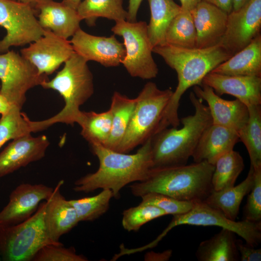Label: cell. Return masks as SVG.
Returning <instances> with one entry per match:
<instances>
[{
  "instance_id": "277c9868",
  "label": "cell",
  "mask_w": 261,
  "mask_h": 261,
  "mask_svg": "<svg viewBox=\"0 0 261 261\" xmlns=\"http://www.w3.org/2000/svg\"><path fill=\"white\" fill-rule=\"evenodd\" d=\"M195 113L180 119L182 127L165 128L151 137L153 167L186 164L202 135L212 124L203 100L193 92L189 95Z\"/></svg>"
},
{
  "instance_id": "e0dca14e",
  "label": "cell",
  "mask_w": 261,
  "mask_h": 261,
  "mask_svg": "<svg viewBox=\"0 0 261 261\" xmlns=\"http://www.w3.org/2000/svg\"><path fill=\"white\" fill-rule=\"evenodd\" d=\"M193 90L198 98L207 102L212 124L222 126L238 132L246 123L249 116L248 109L239 100H224L217 94L211 87L202 83L193 86Z\"/></svg>"
},
{
  "instance_id": "f35d334b",
  "label": "cell",
  "mask_w": 261,
  "mask_h": 261,
  "mask_svg": "<svg viewBox=\"0 0 261 261\" xmlns=\"http://www.w3.org/2000/svg\"><path fill=\"white\" fill-rule=\"evenodd\" d=\"M237 248L241 261H261V249L255 248L243 244L240 239L236 240Z\"/></svg>"
},
{
  "instance_id": "8992f818",
  "label": "cell",
  "mask_w": 261,
  "mask_h": 261,
  "mask_svg": "<svg viewBox=\"0 0 261 261\" xmlns=\"http://www.w3.org/2000/svg\"><path fill=\"white\" fill-rule=\"evenodd\" d=\"M173 93L148 82L135 98V106L125 134L116 151L128 153L155 134Z\"/></svg>"
},
{
  "instance_id": "8d00e7d4",
  "label": "cell",
  "mask_w": 261,
  "mask_h": 261,
  "mask_svg": "<svg viewBox=\"0 0 261 261\" xmlns=\"http://www.w3.org/2000/svg\"><path fill=\"white\" fill-rule=\"evenodd\" d=\"M84 255L76 253L73 247H65L63 244H49L42 247L32 261H87Z\"/></svg>"
},
{
  "instance_id": "d6a6232c",
  "label": "cell",
  "mask_w": 261,
  "mask_h": 261,
  "mask_svg": "<svg viewBox=\"0 0 261 261\" xmlns=\"http://www.w3.org/2000/svg\"><path fill=\"white\" fill-rule=\"evenodd\" d=\"M34 131L33 121L21 109L12 106L0 118V148L10 140Z\"/></svg>"
},
{
  "instance_id": "5b68a950",
  "label": "cell",
  "mask_w": 261,
  "mask_h": 261,
  "mask_svg": "<svg viewBox=\"0 0 261 261\" xmlns=\"http://www.w3.org/2000/svg\"><path fill=\"white\" fill-rule=\"evenodd\" d=\"M87 63L74 52L53 79H46L42 83L40 86L43 88L58 92L63 98L65 105L51 117L34 121L37 132L58 123L73 125L77 122L82 111L80 107L94 93L93 75Z\"/></svg>"
},
{
  "instance_id": "60d3db41",
  "label": "cell",
  "mask_w": 261,
  "mask_h": 261,
  "mask_svg": "<svg viewBox=\"0 0 261 261\" xmlns=\"http://www.w3.org/2000/svg\"><path fill=\"white\" fill-rule=\"evenodd\" d=\"M143 0H129V7L127 11V21H136L137 14Z\"/></svg>"
},
{
  "instance_id": "836d02e7",
  "label": "cell",
  "mask_w": 261,
  "mask_h": 261,
  "mask_svg": "<svg viewBox=\"0 0 261 261\" xmlns=\"http://www.w3.org/2000/svg\"><path fill=\"white\" fill-rule=\"evenodd\" d=\"M113 197L112 191L105 189L96 195L71 200L69 202L75 209L79 222L92 221L107 211Z\"/></svg>"
},
{
  "instance_id": "74e56055",
  "label": "cell",
  "mask_w": 261,
  "mask_h": 261,
  "mask_svg": "<svg viewBox=\"0 0 261 261\" xmlns=\"http://www.w3.org/2000/svg\"><path fill=\"white\" fill-rule=\"evenodd\" d=\"M254 181L244 208V219L261 222V168L254 170Z\"/></svg>"
},
{
  "instance_id": "4fadbf2b",
  "label": "cell",
  "mask_w": 261,
  "mask_h": 261,
  "mask_svg": "<svg viewBox=\"0 0 261 261\" xmlns=\"http://www.w3.org/2000/svg\"><path fill=\"white\" fill-rule=\"evenodd\" d=\"M21 55L29 61L40 74L53 73L74 53L68 39L44 29L43 35L20 50Z\"/></svg>"
},
{
  "instance_id": "2e32d148",
  "label": "cell",
  "mask_w": 261,
  "mask_h": 261,
  "mask_svg": "<svg viewBox=\"0 0 261 261\" xmlns=\"http://www.w3.org/2000/svg\"><path fill=\"white\" fill-rule=\"evenodd\" d=\"M49 144L44 135L28 133L13 139L0 153V178L42 159Z\"/></svg>"
},
{
  "instance_id": "52a82bcc",
  "label": "cell",
  "mask_w": 261,
  "mask_h": 261,
  "mask_svg": "<svg viewBox=\"0 0 261 261\" xmlns=\"http://www.w3.org/2000/svg\"><path fill=\"white\" fill-rule=\"evenodd\" d=\"M45 201L26 220L15 225L0 226V254L4 261H31L44 246L58 244L46 233L44 216Z\"/></svg>"
},
{
  "instance_id": "681fc988",
  "label": "cell",
  "mask_w": 261,
  "mask_h": 261,
  "mask_svg": "<svg viewBox=\"0 0 261 261\" xmlns=\"http://www.w3.org/2000/svg\"></svg>"
},
{
  "instance_id": "30bf717a",
  "label": "cell",
  "mask_w": 261,
  "mask_h": 261,
  "mask_svg": "<svg viewBox=\"0 0 261 261\" xmlns=\"http://www.w3.org/2000/svg\"><path fill=\"white\" fill-rule=\"evenodd\" d=\"M48 79L21 55L13 50L0 54V94L12 106L22 109L26 93Z\"/></svg>"
},
{
  "instance_id": "ffe728a7",
  "label": "cell",
  "mask_w": 261,
  "mask_h": 261,
  "mask_svg": "<svg viewBox=\"0 0 261 261\" xmlns=\"http://www.w3.org/2000/svg\"><path fill=\"white\" fill-rule=\"evenodd\" d=\"M190 12L196 31V48L219 44L226 30L228 14L202 0Z\"/></svg>"
},
{
  "instance_id": "6da1fadb",
  "label": "cell",
  "mask_w": 261,
  "mask_h": 261,
  "mask_svg": "<svg viewBox=\"0 0 261 261\" xmlns=\"http://www.w3.org/2000/svg\"><path fill=\"white\" fill-rule=\"evenodd\" d=\"M153 52L176 72L178 79L157 129L158 133L169 126L179 127L178 110L183 95L190 87L201 85L207 74L232 56L219 44L205 48H186L165 44L154 47Z\"/></svg>"
},
{
  "instance_id": "9a60e30c",
  "label": "cell",
  "mask_w": 261,
  "mask_h": 261,
  "mask_svg": "<svg viewBox=\"0 0 261 261\" xmlns=\"http://www.w3.org/2000/svg\"><path fill=\"white\" fill-rule=\"evenodd\" d=\"M54 188L42 184L23 183L11 193L7 204L0 212V226L15 225L28 219L40 203L46 201Z\"/></svg>"
},
{
  "instance_id": "f6af8a7d",
  "label": "cell",
  "mask_w": 261,
  "mask_h": 261,
  "mask_svg": "<svg viewBox=\"0 0 261 261\" xmlns=\"http://www.w3.org/2000/svg\"><path fill=\"white\" fill-rule=\"evenodd\" d=\"M249 0H232V10L235 11L240 9Z\"/></svg>"
},
{
  "instance_id": "603a6c76",
  "label": "cell",
  "mask_w": 261,
  "mask_h": 261,
  "mask_svg": "<svg viewBox=\"0 0 261 261\" xmlns=\"http://www.w3.org/2000/svg\"><path fill=\"white\" fill-rule=\"evenodd\" d=\"M211 72L227 75L261 77V34Z\"/></svg>"
},
{
  "instance_id": "ab89813d",
  "label": "cell",
  "mask_w": 261,
  "mask_h": 261,
  "mask_svg": "<svg viewBox=\"0 0 261 261\" xmlns=\"http://www.w3.org/2000/svg\"><path fill=\"white\" fill-rule=\"evenodd\" d=\"M172 255V250H167L162 252H147L145 256V261H166L169 260Z\"/></svg>"
},
{
  "instance_id": "ba28073f",
  "label": "cell",
  "mask_w": 261,
  "mask_h": 261,
  "mask_svg": "<svg viewBox=\"0 0 261 261\" xmlns=\"http://www.w3.org/2000/svg\"><path fill=\"white\" fill-rule=\"evenodd\" d=\"M111 30L123 39L125 56L121 64L130 75L144 80L155 78L159 69L152 57L147 24L122 20L116 22Z\"/></svg>"
},
{
  "instance_id": "5bb4252c",
  "label": "cell",
  "mask_w": 261,
  "mask_h": 261,
  "mask_svg": "<svg viewBox=\"0 0 261 261\" xmlns=\"http://www.w3.org/2000/svg\"><path fill=\"white\" fill-rule=\"evenodd\" d=\"M70 42L74 51L87 62L94 61L106 67L119 66L125 56L123 44L115 35H93L80 28L72 36Z\"/></svg>"
},
{
  "instance_id": "7a4b0ae2",
  "label": "cell",
  "mask_w": 261,
  "mask_h": 261,
  "mask_svg": "<svg viewBox=\"0 0 261 261\" xmlns=\"http://www.w3.org/2000/svg\"><path fill=\"white\" fill-rule=\"evenodd\" d=\"M91 150L99 162L98 170L80 177L74 182L73 190L88 193L99 188L110 189L113 198L132 182L144 180L153 167L151 137L133 154L120 153L98 143L90 144Z\"/></svg>"
},
{
  "instance_id": "4316f807",
  "label": "cell",
  "mask_w": 261,
  "mask_h": 261,
  "mask_svg": "<svg viewBox=\"0 0 261 261\" xmlns=\"http://www.w3.org/2000/svg\"><path fill=\"white\" fill-rule=\"evenodd\" d=\"M135 104V98H129L117 91L114 92L110 108L112 114V129L103 146L116 151L125 134Z\"/></svg>"
},
{
  "instance_id": "e575fe53",
  "label": "cell",
  "mask_w": 261,
  "mask_h": 261,
  "mask_svg": "<svg viewBox=\"0 0 261 261\" xmlns=\"http://www.w3.org/2000/svg\"><path fill=\"white\" fill-rule=\"evenodd\" d=\"M165 215L167 214L161 209L150 204L141 203L138 205L123 211L122 225L128 232H136L148 222Z\"/></svg>"
},
{
  "instance_id": "484cf974",
  "label": "cell",
  "mask_w": 261,
  "mask_h": 261,
  "mask_svg": "<svg viewBox=\"0 0 261 261\" xmlns=\"http://www.w3.org/2000/svg\"><path fill=\"white\" fill-rule=\"evenodd\" d=\"M150 18L147 33L153 47L165 44L166 30L173 19L182 11L173 0H148Z\"/></svg>"
},
{
  "instance_id": "8fae6325",
  "label": "cell",
  "mask_w": 261,
  "mask_h": 261,
  "mask_svg": "<svg viewBox=\"0 0 261 261\" xmlns=\"http://www.w3.org/2000/svg\"><path fill=\"white\" fill-rule=\"evenodd\" d=\"M0 26L6 31L0 40V54L7 52L12 46L30 44L44 32L32 5L16 0H0Z\"/></svg>"
},
{
  "instance_id": "ee69618b",
  "label": "cell",
  "mask_w": 261,
  "mask_h": 261,
  "mask_svg": "<svg viewBox=\"0 0 261 261\" xmlns=\"http://www.w3.org/2000/svg\"><path fill=\"white\" fill-rule=\"evenodd\" d=\"M12 106L8 101L0 94V114L3 115L7 113Z\"/></svg>"
},
{
  "instance_id": "1f68e13d",
  "label": "cell",
  "mask_w": 261,
  "mask_h": 261,
  "mask_svg": "<svg viewBox=\"0 0 261 261\" xmlns=\"http://www.w3.org/2000/svg\"><path fill=\"white\" fill-rule=\"evenodd\" d=\"M196 31L190 11H182L169 24L165 35V44L186 48H196Z\"/></svg>"
},
{
  "instance_id": "b9f144b4",
  "label": "cell",
  "mask_w": 261,
  "mask_h": 261,
  "mask_svg": "<svg viewBox=\"0 0 261 261\" xmlns=\"http://www.w3.org/2000/svg\"><path fill=\"white\" fill-rule=\"evenodd\" d=\"M212 4L228 14L232 11V0H201Z\"/></svg>"
},
{
  "instance_id": "bcb514c9",
  "label": "cell",
  "mask_w": 261,
  "mask_h": 261,
  "mask_svg": "<svg viewBox=\"0 0 261 261\" xmlns=\"http://www.w3.org/2000/svg\"><path fill=\"white\" fill-rule=\"evenodd\" d=\"M81 0H63L62 2L68 6L75 9H77L78 5L81 2Z\"/></svg>"
},
{
  "instance_id": "d4e9b609",
  "label": "cell",
  "mask_w": 261,
  "mask_h": 261,
  "mask_svg": "<svg viewBox=\"0 0 261 261\" xmlns=\"http://www.w3.org/2000/svg\"><path fill=\"white\" fill-rule=\"evenodd\" d=\"M235 233L226 229L209 239L202 241L198 247L196 257L199 261H237L240 255Z\"/></svg>"
},
{
  "instance_id": "3957f363",
  "label": "cell",
  "mask_w": 261,
  "mask_h": 261,
  "mask_svg": "<svg viewBox=\"0 0 261 261\" xmlns=\"http://www.w3.org/2000/svg\"><path fill=\"white\" fill-rule=\"evenodd\" d=\"M215 166L204 161L187 165L152 167L143 181L130 186L136 197L151 192L162 194L177 200L203 201L212 191V176Z\"/></svg>"
},
{
  "instance_id": "83f0119b",
  "label": "cell",
  "mask_w": 261,
  "mask_h": 261,
  "mask_svg": "<svg viewBox=\"0 0 261 261\" xmlns=\"http://www.w3.org/2000/svg\"><path fill=\"white\" fill-rule=\"evenodd\" d=\"M123 0H84L76 10L88 25H95L99 17L113 20L115 22L127 20L128 13L123 6Z\"/></svg>"
},
{
  "instance_id": "7dc6e473",
  "label": "cell",
  "mask_w": 261,
  "mask_h": 261,
  "mask_svg": "<svg viewBox=\"0 0 261 261\" xmlns=\"http://www.w3.org/2000/svg\"><path fill=\"white\" fill-rule=\"evenodd\" d=\"M17 1L25 3L32 4L36 0H16Z\"/></svg>"
},
{
  "instance_id": "7bdbcfd3",
  "label": "cell",
  "mask_w": 261,
  "mask_h": 261,
  "mask_svg": "<svg viewBox=\"0 0 261 261\" xmlns=\"http://www.w3.org/2000/svg\"><path fill=\"white\" fill-rule=\"evenodd\" d=\"M201 0H180L182 10L191 11Z\"/></svg>"
},
{
  "instance_id": "d590c367",
  "label": "cell",
  "mask_w": 261,
  "mask_h": 261,
  "mask_svg": "<svg viewBox=\"0 0 261 261\" xmlns=\"http://www.w3.org/2000/svg\"><path fill=\"white\" fill-rule=\"evenodd\" d=\"M141 203L155 205L163 210L167 215L183 214L193 206V202L177 200L158 193L151 192L141 197Z\"/></svg>"
},
{
  "instance_id": "f1b7e54d",
  "label": "cell",
  "mask_w": 261,
  "mask_h": 261,
  "mask_svg": "<svg viewBox=\"0 0 261 261\" xmlns=\"http://www.w3.org/2000/svg\"><path fill=\"white\" fill-rule=\"evenodd\" d=\"M247 108L248 120L238 134L248 151L250 165L257 170L261 168V105Z\"/></svg>"
},
{
  "instance_id": "c3c4849f",
  "label": "cell",
  "mask_w": 261,
  "mask_h": 261,
  "mask_svg": "<svg viewBox=\"0 0 261 261\" xmlns=\"http://www.w3.org/2000/svg\"><path fill=\"white\" fill-rule=\"evenodd\" d=\"M1 260V256H0V261Z\"/></svg>"
},
{
  "instance_id": "cb8c5ba5",
  "label": "cell",
  "mask_w": 261,
  "mask_h": 261,
  "mask_svg": "<svg viewBox=\"0 0 261 261\" xmlns=\"http://www.w3.org/2000/svg\"><path fill=\"white\" fill-rule=\"evenodd\" d=\"M254 181V171L250 165L246 177L241 183L221 190H212L203 202L219 211L228 219L235 220L241 202L251 191Z\"/></svg>"
},
{
  "instance_id": "f546056e",
  "label": "cell",
  "mask_w": 261,
  "mask_h": 261,
  "mask_svg": "<svg viewBox=\"0 0 261 261\" xmlns=\"http://www.w3.org/2000/svg\"><path fill=\"white\" fill-rule=\"evenodd\" d=\"M214 166L211 184L213 190L219 191L234 186L245 164L240 153L233 149L220 157Z\"/></svg>"
},
{
  "instance_id": "4dcf8cb0",
  "label": "cell",
  "mask_w": 261,
  "mask_h": 261,
  "mask_svg": "<svg viewBox=\"0 0 261 261\" xmlns=\"http://www.w3.org/2000/svg\"><path fill=\"white\" fill-rule=\"evenodd\" d=\"M81 128V135L89 144L103 145L110 134L112 114L110 109L100 113L81 111L76 122Z\"/></svg>"
},
{
  "instance_id": "44dd1931",
  "label": "cell",
  "mask_w": 261,
  "mask_h": 261,
  "mask_svg": "<svg viewBox=\"0 0 261 261\" xmlns=\"http://www.w3.org/2000/svg\"><path fill=\"white\" fill-rule=\"evenodd\" d=\"M32 4L39 12L38 20L44 29L68 39L80 29L82 20L77 10L62 1L36 0Z\"/></svg>"
},
{
  "instance_id": "ac0fdd59",
  "label": "cell",
  "mask_w": 261,
  "mask_h": 261,
  "mask_svg": "<svg viewBox=\"0 0 261 261\" xmlns=\"http://www.w3.org/2000/svg\"><path fill=\"white\" fill-rule=\"evenodd\" d=\"M64 181L57 184L49 198L45 201L44 221L49 238L58 244H62L60 238L69 232L79 222L76 211L61 194Z\"/></svg>"
},
{
  "instance_id": "7c38bea8",
  "label": "cell",
  "mask_w": 261,
  "mask_h": 261,
  "mask_svg": "<svg viewBox=\"0 0 261 261\" xmlns=\"http://www.w3.org/2000/svg\"><path fill=\"white\" fill-rule=\"evenodd\" d=\"M261 0H249L228 14L225 33L219 44L233 56L261 34Z\"/></svg>"
},
{
  "instance_id": "d6986e66",
  "label": "cell",
  "mask_w": 261,
  "mask_h": 261,
  "mask_svg": "<svg viewBox=\"0 0 261 261\" xmlns=\"http://www.w3.org/2000/svg\"><path fill=\"white\" fill-rule=\"evenodd\" d=\"M202 83L211 87L218 95L227 94L235 97L247 107L261 104V77L210 72Z\"/></svg>"
},
{
  "instance_id": "7402d4cb",
  "label": "cell",
  "mask_w": 261,
  "mask_h": 261,
  "mask_svg": "<svg viewBox=\"0 0 261 261\" xmlns=\"http://www.w3.org/2000/svg\"><path fill=\"white\" fill-rule=\"evenodd\" d=\"M239 140L235 130L212 124L202 135L192 156L194 162L205 161L214 165L220 157L233 149Z\"/></svg>"
},
{
  "instance_id": "9c48e42d",
  "label": "cell",
  "mask_w": 261,
  "mask_h": 261,
  "mask_svg": "<svg viewBox=\"0 0 261 261\" xmlns=\"http://www.w3.org/2000/svg\"><path fill=\"white\" fill-rule=\"evenodd\" d=\"M181 225L214 226L228 229L241 237L246 245L252 247L258 246L261 241V222L230 220L203 201L194 203L192 208L187 213L174 216L168 226L149 243V246L155 247L170 230Z\"/></svg>"
}]
</instances>
